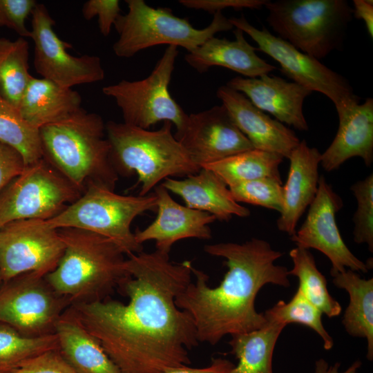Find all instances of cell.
<instances>
[{"instance_id":"6da1fadb","label":"cell","mask_w":373,"mask_h":373,"mask_svg":"<svg viewBox=\"0 0 373 373\" xmlns=\"http://www.w3.org/2000/svg\"><path fill=\"white\" fill-rule=\"evenodd\" d=\"M128 276L117 289L126 304L105 299L70 306L122 373H163L189 365L198 345L191 316L175 298L191 282V262H174L155 250L128 256Z\"/></svg>"},{"instance_id":"7a4b0ae2","label":"cell","mask_w":373,"mask_h":373,"mask_svg":"<svg viewBox=\"0 0 373 373\" xmlns=\"http://www.w3.org/2000/svg\"><path fill=\"white\" fill-rule=\"evenodd\" d=\"M204 251L225 259L228 271L220 284L207 285L209 276L192 267L195 281L175 298V305L192 318L198 342L214 345L226 335L257 330L267 321L256 311L255 300L267 284L289 287V270L274 262L283 254L262 239L252 238L239 244L206 245Z\"/></svg>"},{"instance_id":"3957f363","label":"cell","mask_w":373,"mask_h":373,"mask_svg":"<svg viewBox=\"0 0 373 373\" xmlns=\"http://www.w3.org/2000/svg\"><path fill=\"white\" fill-rule=\"evenodd\" d=\"M42 157L82 192L94 183L114 191L119 175L111 160L106 123L84 108L39 128Z\"/></svg>"},{"instance_id":"277c9868","label":"cell","mask_w":373,"mask_h":373,"mask_svg":"<svg viewBox=\"0 0 373 373\" xmlns=\"http://www.w3.org/2000/svg\"><path fill=\"white\" fill-rule=\"evenodd\" d=\"M64 244L57 267L45 277L71 305L104 300L128 276L125 254L111 239L77 228L58 229Z\"/></svg>"},{"instance_id":"5b68a950","label":"cell","mask_w":373,"mask_h":373,"mask_svg":"<svg viewBox=\"0 0 373 373\" xmlns=\"http://www.w3.org/2000/svg\"><path fill=\"white\" fill-rule=\"evenodd\" d=\"M171 128L170 122H164L156 131L124 122L106 123L113 166L119 176L137 175L139 195L149 194L167 178L187 177L201 169L173 135Z\"/></svg>"},{"instance_id":"8992f818","label":"cell","mask_w":373,"mask_h":373,"mask_svg":"<svg viewBox=\"0 0 373 373\" xmlns=\"http://www.w3.org/2000/svg\"><path fill=\"white\" fill-rule=\"evenodd\" d=\"M264 7L277 37L318 60L343 46L353 18L346 0H267Z\"/></svg>"},{"instance_id":"52a82bcc","label":"cell","mask_w":373,"mask_h":373,"mask_svg":"<svg viewBox=\"0 0 373 373\" xmlns=\"http://www.w3.org/2000/svg\"><path fill=\"white\" fill-rule=\"evenodd\" d=\"M146 211H157L154 193L146 195H123L94 183L86 185L81 196L55 217L46 220L55 228H77L106 237L128 256L140 253L131 226Z\"/></svg>"},{"instance_id":"ba28073f","label":"cell","mask_w":373,"mask_h":373,"mask_svg":"<svg viewBox=\"0 0 373 373\" xmlns=\"http://www.w3.org/2000/svg\"><path fill=\"white\" fill-rule=\"evenodd\" d=\"M125 2L128 12L121 14L114 24L119 37L113 50L119 57L130 58L141 50L162 44L182 47L190 52L217 33L234 28L222 12L213 15L209 26L198 29L169 8H153L144 0Z\"/></svg>"},{"instance_id":"9c48e42d","label":"cell","mask_w":373,"mask_h":373,"mask_svg":"<svg viewBox=\"0 0 373 373\" xmlns=\"http://www.w3.org/2000/svg\"><path fill=\"white\" fill-rule=\"evenodd\" d=\"M178 55V47L169 46L146 78L123 79L102 88L104 95L115 99L124 123L149 129L160 122H170L176 128L175 137L182 133L189 115L169 90Z\"/></svg>"},{"instance_id":"30bf717a","label":"cell","mask_w":373,"mask_h":373,"mask_svg":"<svg viewBox=\"0 0 373 373\" xmlns=\"http://www.w3.org/2000/svg\"><path fill=\"white\" fill-rule=\"evenodd\" d=\"M82 193L42 157L26 166L1 192L0 229L18 220H50Z\"/></svg>"},{"instance_id":"8fae6325","label":"cell","mask_w":373,"mask_h":373,"mask_svg":"<svg viewBox=\"0 0 373 373\" xmlns=\"http://www.w3.org/2000/svg\"><path fill=\"white\" fill-rule=\"evenodd\" d=\"M234 28L247 34L258 44V50L270 56L281 72L312 92L323 94L334 104L338 115L360 102L349 81L318 60L296 49L265 27L258 29L242 15L229 19Z\"/></svg>"},{"instance_id":"7c38bea8","label":"cell","mask_w":373,"mask_h":373,"mask_svg":"<svg viewBox=\"0 0 373 373\" xmlns=\"http://www.w3.org/2000/svg\"><path fill=\"white\" fill-rule=\"evenodd\" d=\"M70 305L45 276L34 272L17 276L0 287V323L25 336L55 334L57 322Z\"/></svg>"},{"instance_id":"4fadbf2b","label":"cell","mask_w":373,"mask_h":373,"mask_svg":"<svg viewBox=\"0 0 373 373\" xmlns=\"http://www.w3.org/2000/svg\"><path fill=\"white\" fill-rule=\"evenodd\" d=\"M64 251L58 230L46 220L12 221L0 229V269L3 283L22 274L46 276L57 266Z\"/></svg>"},{"instance_id":"5bb4252c","label":"cell","mask_w":373,"mask_h":373,"mask_svg":"<svg viewBox=\"0 0 373 373\" xmlns=\"http://www.w3.org/2000/svg\"><path fill=\"white\" fill-rule=\"evenodd\" d=\"M31 16L33 65L42 78L67 88L104 79L105 73L99 57H75L67 51L71 45L57 35L53 29L55 22L43 3H37Z\"/></svg>"},{"instance_id":"9a60e30c","label":"cell","mask_w":373,"mask_h":373,"mask_svg":"<svg viewBox=\"0 0 373 373\" xmlns=\"http://www.w3.org/2000/svg\"><path fill=\"white\" fill-rule=\"evenodd\" d=\"M306 218L291 240L306 249H314L330 260L332 276L347 269L367 273L370 262H364L350 250L339 232L336 214L343 207V200L321 175L316 195L309 206Z\"/></svg>"},{"instance_id":"2e32d148","label":"cell","mask_w":373,"mask_h":373,"mask_svg":"<svg viewBox=\"0 0 373 373\" xmlns=\"http://www.w3.org/2000/svg\"><path fill=\"white\" fill-rule=\"evenodd\" d=\"M175 138L200 167L254 149L222 104L189 115Z\"/></svg>"},{"instance_id":"e0dca14e","label":"cell","mask_w":373,"mask_h":373,"mask_svg":"<svg viewBox=\"0 0 373 373\" xmlns=\"http://www.w3.org/2000/svg\"><path fill=\"white\" fill-rule=\"evenodd\" d=\"M157 197V217L145 229H137L135 238L140 245L155 240V250L169 254L176 242L184 238L208 240L211 238L209 224L214 216L183 206L175 201L160 184L154 188Z\"/></svg>"},{"instance_id":"ac0fdd59","label":"cell","mask_w":373,"mask_h":373,"mask_svg":"<svg viewBox=\"0 0 373 373\" xmlns=\"http://www.w3.org/2000/svg\"><path fill=\"white\" fill-rule=\"evenodd\" d=\"M216 94L235 124L249 140L254 149L288 158L299 144L300 140L294 131L270 117L242 93L224 85L218 88Z\"/></svg>"},{"instance_id":"d6986e66","label":"cell","mask_w":373,"mask_h":373,"mask_svg":"<svg viewBox=\"0 0 373 373\" xmlns=\"http://www.w3.org/2000/svg\"><path fill=\"white\" fill-rule=\"evenodd\" d=\"M226 85L245 95L254 106L281 123L300 131H308L303 108L305 98L312 92L307 88L269 74L255 78L237 76Z\"/></svg>"},{"instance_id":"ffe728a7","label":"cell","mask_w":373,"mask_h":373,"mask_svg":"<svg viewBox=\"0 0 373 373\" xmlns=\"http://www.w3.org/2000/svg\"><path fill=\"white\" fill-rule=\"evenodd\" d=\"M321 156L316 148L309 147L303 140L288 157L289 170L283 186V206L276 224L279 231L290 236L295 233L299 219L316 195Z\"/></svg>"},{"instance_id":"44dd1931","label":"cell","mask_w":373,"mask_h":373,"mask_svg":"<svg viewBox=\"0 0 373 373\" xmlns=\"http://www.w3.org/2000/svg\"><path fill=\"white\" fill-rule=\"evenodd\" d=\"M338 116L334 139L321 153L320 164L326 171L338 169L345 161L362 158L365 164L373 162V99L367 97Z\"/></svg>"},{"instance_id":"7402d4cb","label":"cell","mask_w":373,"mask_h":373,"mask_svg":"<svg viewBox=\"0 0 373 373\" xmlns=\"http://www.w3.org/2000/svg\"><path fill=\"white\" fill-rule=\"evenodd\" d=\"M234 40L212 37L194 50L188 52L184 59L196 71L203 73L213 66H222L249 78L269 74L276 67L261 59L258 49L245 39L239 28L233 31Z\"/></svg>"},{"instance_id":"603a6c76","label":"cell","mask_w":373,"mask_h":373,"mask_svg":"<svg viewBox=\"0 0 373 373\" xmlns=\"http://www.w3.org/2000/svg\"><path fill=\"white\" fill-rule=\"evenodd\" d=\"M161 184L179 195L186 207L210 213L220 221H229L233 216L250 215L247 208L234 200L227 185L209 169L201 168L183 180L167 178Z\"/></svg>"},{"instance_id":"cb8c5ba5","label":"cell","mask_w":373,"mask_h":373,"mask_svg":"<svg viewBox=\"0 0 373 373\" xmlns=\"http://www.w3.org/2000/svg\"><path fill=\"white\" fill-rule=\"evenodd\" d=\"M82 97L71 88L44 78L32 77L19 106L21 116L41 127L64 120L80 111Z\"/></svg>"},{"instance_id":"d4e9b609","label":"cell","mask_w":373,"mask_h":373,"mask_svg":"<svg viewBox=\"0 0 373 373\" xmlns=\"http://www.w3.org/2000/svg\"><path fill=\"white\" fill-rule=\"evenodd\" d=\"M55 334L61 354L79 373H122L70 307L57 322Z\"/></svg>"},{"instance_id":"484cf974","label":"cell","mask_w":373,"mask_h":373,"mask_svg":"<svg viewBox=\"0 0 373 373\" xmlns=\"http://www.w3.org/2000/svg\"><path fill=\"white\" fill-rule=\"evenodd\" d=\"M332 276L336 287L345 289L350 297L342 323L350 336L366 339L367 358L372 361L373 278H362L351 269H346Z\"/></svg>"},{"instance_id":"4316f807","label":"cell","mask_w":373,"mask_h":373,"mask_svg":"<svg viewBox=\"0 0 373 373\" xmlns=\"http://www.w3.org/2000/svg\"><path fill=\"white\" fill-rule=\"evenodd\" d=\"M285 326L267 321L257 330L231 335L230 353L238 363L229 373H273L274 348Z\"/></svg>"},{"instance_id":"83f0119b","label":"cell","mask_w":373,"mask_h":373,"mask_svg":"<svg viewBox=\"0 0 373 373\" xmlns=\"http://www.w3.org/2000/svg\"><path fill=\"white\" fill-rule=\"evenodd\" d=\"M284 157L277 153L252 149L202 166L230 186L262 178L281 180L279 166Z\"/></svg>"},{"instance_id":"f1b7e54d","label":"cell","mask_w":373,"mask_h":373,"mask_svg":"<svg viewBox=\"0 0 373 373\" xmlns=\"http://www.w3.org/2000/svg\"><path fill=\"white\" fill-rule=\"evenodd\" d=\"M28 49L23 37L0 39V95L17 108L33 77L28 71Z\"/></svg>"},{"instance_id":"f546056e","label":"cell","mask_w":373,"mask_h":373,"mask_svg":"<svg viewBox=\"0 0 373 373\" xmlns=\"http://www.w3.org/2000/svg\"><path fill=\"white\" fill-rule=\"evenodd\" d=\"M293 267L289 275L298 280V289L323 314L329 318L338 316L341 306L329 294L327 280L318 269L315 259L308 249L297 247L289 251Z\"/></svg>"},{"instance_id":"4dcf8cb0","label":"cell","mask_w":373,"mask_h":373,"mask_svg":"<svg viewBox=\"0 0 373 373\" xmlns=\"http://www.w3.org/2000/svg\"><path fill=\"white\" fill-rule=\"evenodd\" d=\"M0 142L19 151L26 166L42 158L39 128L28 122L19 109L1 95Z\"/></svg>"},{"instance_id":"1f68e13d","label":"cell","mask_w":373,"mask_h":373,"mask_svg":"<svg viewBox=\"0 0 373 373\" xmlns=\"http://www.w3.org/2000/svg\"><path fill=\"white\" fill-rule=\"evenodd\" d=\"M57 348L58 340L55 334L28 337L0 323V373H10L27 360Z\"/></svg>"},{"instance_id":"d6a6232c","label":"cell","mask_w":373,"mask_h":373,"mask_svg":"<svg viewBox=\"0 0 373 373\" xmlns=\"http://www.w3.org/2000/svg\"><path fill=\"white\" fill-rule=\"evenodd\" d=\"M263 314L267 321L285 325L296 323L307 326L322 338L325 350H329L333 347L334 340L322 322L323 314L298 289L289 302L280 300Z\"/></svg>"},{"instance_id":"836d02e7","label":"cell","mask_w":373,"mask_h":373,"mask_svg":"<svg viewBox=\"0 0 373 373\" xmlns=\"http://www.w3.org/2000/svg\"><path fill=\"white\" fill-rule=\"evenodd\" d=\"M234 200L281 211L283 200L282 181L271 178H258L229 186Z\"/></svg>"},{"instance_id":"e575fe53","label":"cell","mask_w":373,"mask_h":373,"mask_svg":"<svg viewBox=\"0 0 373 373\" xmlns=\"http://www.w3.org/2000/svg\"><path fill=\"white\" fill-rule=\"evenodd\" d=\"M357 209L353 217V238L356 243L367 244L373 251V175H367L351 186Z\"/></svg>"},{"instance_id":"d590c367","label":"cell","mask_w":373,"mask_h":373,"mask_svg":"<svg viewBox=\"0 0 373 373\" xmlns=\"http://www.w3.org/2000/svg\"><path fill=\"white\" fill-rule=\"evenodd\" d=\"M37 3L35 0H0V27L10 28L21 37H30L26 21Z\"/></svg>"},{"instance_id":"8d00e7d4","label":"cell","mask_w":373,"mask_h":373,"mask_svg":"<svg viewBox=\"0 0 373 373\" xmlns=\"http://www.w3.org/2000/svg\"><path fill=\"white\" fill-rule=\"evenodd\" d=\"M10 373H79L62 356L59 348L46 351L23 362Z\"/></svg>"},{"instance_id":"74e56055","label":"cell","mask_w":373,"mask_h":373,"mask_svg":"<svg viewBox=\"0 0 373 373\" xmlns=\"http://www.w3.org/2000/svg\"><path fill=\"white\" fill-rule=\"evenodd\" d=\"M82 15L86 20L98 17V26L101 34L107 37L111 27L121 15L118 0H88L82 7Z\"/></svg>"},{"instance_id":"f35d334b","label":"cell","mask_w":373,"mask_h":373,"mask_svg":"<svg viewBox=\"0 0 373 373\" xmlns=\"http://www.w3.org/2000/svg\"><path fill=\"white\" fill-rule=\"evenodd\" d=\"M21 154L14 148L0 142V193L25 169Z\"/></svg>"},{"instance_id":"ab89813d","label":"cell","mask_w":373,"mask_h":373,"mask_svg":"<svg viewBox=\"0 0 373 373\" xmlns=\"http://www.w3.org/2000/svg\"><path fill=\"white\" fill-rule=\"evenodd\" d=\"M267 0H180L185 8L201 10L214 15L217 12L230 8L236 10L243 8L260 9Z\"/></svg>"},{"instance_id":"60d3db41","label":"cell","mask_w":373,"mask_h":373,"mask_svg":"<svg viewBox=\"0 0 373 373\" xmlns=\"http://www.w3.org/2000/svg\"><path fill=\"white\" fill-rule=\"evenodd\" d=\"M235 364L223 358H213L211 363L204 367L195 368L189 365L171 367L163 373H229Z\"/></svg>"},{"instance_id":"b9f144b4","label":"cell","mask_w":373,"mask_h":373,"mask_svg":"<svg viewBox=\"0 0 373 373\" xmlns=\"http://www.w3.org/2000/svg\"><path fill=\"white\" fill-rule=\"evenodd\" d=\"M353 17L362 19L371 38L373 37V1L354 0Z\"/></svg>"},{"instance_id":"7bdbcfd3","label":"cell","mask_w":373,"mask_h":373,"mask_svg":"<svg viewBox=\"0 0 373 373\" xmlns=\"http://www.w3.org/2000/svg\"><path fill=\"white\" fill-rule=\"evenodd\" d=\"M361 364V361L357 360L344 372H339L340 363L329 365L324 358H319L315 362L314 373H358Z\"/></svg>"},{"instance_id":"ee69618b","label":"cell","mask_w":373,"mask_h":373,"mask_svg":"<svg viewBox=\"0 0 373 373\" xmlns=\"http://www.w3.org/2000/svg\"><path fill=\"white\" fill-rule=\"evenodd\" d=\"M2 283H3V278H2V275H1V272L0 269V287L2 285Z\"/></svg>"}]
</instances>
